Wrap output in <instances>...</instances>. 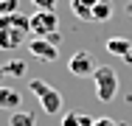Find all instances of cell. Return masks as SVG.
Returning a JSON list of instances; mask_svg holds the SVG:
<instances>
[{
  "instance_id": "cell-8",
  "label": "cell",
  "mask_w": 132,
  "mask_h": 126,
  "mask_svg": "<svg viewBox=\"0 0 132 126\" xmlns=\"http://www.w3.org/2000/svg\"><path fill=\"white\" fill-rule=\"evenodd\" d=\"M23 106V93L17 87H6L0 84V109H9V112H17Z\"/></svg>"
},
{
  "instance_id": "cell-4",
  "label": "cell",
  "mask_w": 132,
  "mask_h": 126,
  "mask_svg": "<svg viewBox=\"0 0 132 126\" xmlns=\"http://www.w3.org/2000/svg\"><path fill=\"white\" fill-rule=\"evenodd\" d=\"M56 28H59L56 11H37V14L31 17V34H34V37H42V39L56 42Z\"/></svg>"
},
{
  "instance_id": "cell-17",
  "label": "cell",
  "mask_w": 132,
  "mask_h": 126,
  "mask_svg": "<svg viewBox=\"0 0 132 126\" xmlns=\"http://www.w3.org/2000/svg\"><path fill=\"white\" fill-rule=\"evenodd\" d=\"M3 76H6V70H0V78H3Z\"/></svg>"
},
{
  "instance_id": "cell-16",
  "label": "cell",
  "mask_w": 132,
  "mask_h": 126,
  "mask_svg": "<svg viewBox=\"0 0 132 126\" xmlns=\"http://www.w3.org/2000/svg\"><path fill=\"white\" fill-rule=\"evenodd\" d=\"M127 11H129V17H132V0H129V3H127Z\"/></svg>"
},
{
  "instance_id": "cell-15",
  "label": "cell",
  "mask_w": 132,
  "mask_h": 126,
  "mask_svg": "<svg viewBox=\"0 0 132 126\" xmlns=\"http://www.w3.org/2000/svg\"><path fill=\"white\" fill-rule=\"evenodd\" d=\"M93 126H118V123H115L112 118H96V123H93Z\"/></svg>"
},
{
  "instance_id": "cell-3",
  "label": "cell",
  "mask_w": 132,
  "mask_h": 126,
  "mask_svg": "<svg viewBox=\"0 0 132 126\" xmlns=\"http://www.w3.org/2000/svg\"><path fill=\"white\" fill-rule=\"evenodd\" d=\"M28 90L39 98V106H42L45 115H56V112L62 109V95H59V90H53L48 81L31 78V81H28Z\"/></svg>"
},
{
  "instance_id": "cell-6",
  "label": "cell",
  "mask_w": 132,
  "mask_h": 126,
  "mask_svg": "<svg viewBox=\"0 0 132 126\" xmlns=\"http://www.w3.org/2000/svg\"><path fill=\"white\" fill-rule=\"evenodd\" d=\"M28 50H31V56H34V59H39V62H56V56H59L56 42L42 39V37H34V39L28 42Z\"/></svg>"
},
{
  "instance_id": "cell-14",
  "label": "cell",
  "mask_w": 132,
  "mask_h": 126,
  "mask_svg": "<svg viewBox=\"0 0 132 126\" xmlns=\"http://www.w3.org/2000/svg\"><path fill=\"white\" fill-rule=\"evenodd\" d=\"M37 6V11H53L56 8V0H31Z\"/></svg>"
},
{
  "instance_id": "cell-10",
  "label": "cell",
  "mask_w": 132,
  "mask_h": 126,
  "mask_svg": "<svg viewBox=\"0 0 132 126\" xmlns=\"http://www.w3.org/2000/svg\"><path fill=\"white\" fill-rule=\"evenodd\" d=\"M93 123H96V118L81 115V112H65V118H62V126H93Z\"/></svg>"
},
{
  "instance_id": "cell-9",
  "label": "cell",
  "mask_w": 132,
  "mask_h": 126,
  "mask_svg": "<svg viewBox=\"0 0 132 126\" xmlns=\"http://www.w3.org/2000/svg\"><path fill=\"white\" fill-rule=\"evenodd\" d=\"M96 3H98V0H70V11H73L79 20H93Z\"/></svg>"
},
{
  "instance_id": "cell-1",
  "label": "cell",
  "mask_w": 132,
  "mask_h": 126,
  "mask_svg": "<svg viewBox=\"0 0 132 126\" xmlns=\"http://www.w3.org/2000/svg\"><path fill=\"white\" fill-rule=\"evenodd\" d=\"M31 34V17L11 11L0 17V50H17Z\"/></svg>"
},
{
  "instance_id": "cell-13",
  "label": "cell",
  "mask_w": 132,
  "mask_h": 126,
  "mask_svg": "<svg viewBox=\"0 0 132 126\" xmlns=\"http://www.w3.org/2000/svg\"><path fill=\"white\" fill-rule=\"evenodd\" d=\"M17 6H20V0H0V17H3V14L17 11Z\"/></svg>"
},
{
  "instance_id": "cell-12",
  "label": "cell",
  "mask_w": 132,
  "mask_h": 126,
  "mask_svg": "<svg viewBox=\"0 0 132 126\" xmlns=\"http://www.w3.org/2000/svg\"><path fill=\"white\" fill-rule=\"evenodd\" d=\"M9 126H37V118L31 112H26V109H17V112H11Z\"/></svg>"
},
{
  "instance_id": "cell-7",
  "label": "cell",
  "mask_w": 132,
  "mask_h": 126,
  "mask_svg": "<svg viewBox=\"0 0 132 126\" xmlns=\"http://www.w3.org/2000/svg\"><path fill=\"white\" fill-rule=\"evenodd\" d=\"M107 53H112V56H121L124 62H132V39L127 37H110L104 42Z\"/></svg>"
},
{
  "instance_id": "cell-2",
  "label": "cell",
  "mask_w": 132,
  "mask_h": 126,
  "mask_svg": "<svg viewBox=\"0 0 132 126\" xmlns=\"http://www.w3.org/2000/svg\"><path fill=\"white\" fill-rule=\"evenodd\" d=\"M93 84H96V95H98L101 104H110V101L118 95V73H115L110 65H98V67H96Z\"/></svg>"
},
{
  "instance_id": "cell-5",
  "label": "cell",
  "mask_w": 132,
  "mask_h": 126,
  "mask_svg": "<svg viewBox=\"0 0 132 126\" xmlns=\"http://www.w3.org/2000/svg\"><path fill=\"white\" fill-rule=\"evenodd\" d=\"M68 70H70L73 76H79V78H84V76H93V73H96L93 53H90V50H76V53L68 59Z\"/></svg>"
},
{
  "instance_id": "cell-11",
  "label": "cell",
  "mask_w": 132,
  "mask_h": 126,
  "mask_svg": "<svg viewBox=\"0 0 132 126\" xmlns=\"http://www.w3.org/2000/svg\"><path fill=\"white\" fill-rule=\"evenodd\" d=\"M112 17V0H98L96 8H93V20L96 23H107Z\"/></svg>"
}]
</instances>
